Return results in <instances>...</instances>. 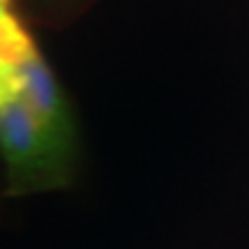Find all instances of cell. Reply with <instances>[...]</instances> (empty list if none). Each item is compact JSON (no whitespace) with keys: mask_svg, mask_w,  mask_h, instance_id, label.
Instances as JSON below:
<instances>
[{"mask_svg":"<svg viewBox=\"0 0 249 249\" xmlns=\"http://www.w3.org/2000/svg\"><path fill=\"white\" fill-rule=\"evenodd\" d=\"M0 148L14 180L53 178L67 155L46 136L18 97L0 107Z\"/></svg>","mask_w":249,"mask_h":249,"instance_id":"cell-1","label":"cell"},{"mask_svg":"<svg viewBox=\"0 0 249 249\" xmlns=\"http://www.w3.org/2000/svg\"><path fill=\"white\" fill-rule=\"evenodd\" d=\"M5 2H7V0H0V5H5Z\"/></svg>","mask_w":249,"mask_h":249,"instance_id":"cell-4","label":"cell"},{"mask_svg":"<svg viewBox=\"0 0 249 249\" xmlns=\"http://www.w3.org/2000/svg\"><path fill=\"white\" fill-rule=\"evenodd\" d=\"M17 97L37 118L46 136L60 148L70 150V120L65 111V102L53 76L39 53H33L17 71Z\"/></svg>","mask_w":249,"mask_h":249,"instance_id":"cell-2","label":"cell"},{"mask_svg":"<svg viewBox=\"0 0 249 249\" xmlns=\"http://www.w3.org/2000/svg\"><path fill=\"white\" fill-rule=\"evenodd\" d=\"M17 99V74L7 71L0 65V107Z\"/></svg>","mask_w":249,"mask_h":249,"instance_id":"cell-3","label":"cell"}]
</instances>
